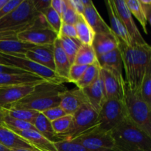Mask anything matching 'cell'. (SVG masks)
I'll list each match as a JSON object with an SVG mask.
<instances>
[{"label": "cell", "instance_id": "45", "mask_svg": "<svg viewBox=\"0 0 151 151\" xmlns=\"http://www.w3.org/2000/svg\"><path fill=\"white\" fill-rule=\"evenodd\" d=\"M32 3L37 12L42 14L43 12L50 6V0H32Z\"/></svg>", "mask_w": 151, "mask_h": 151}, {"label": "cell", "instance_id": "36", "mask_svg": "<svg viewBox=\"0 0 151 151\" xmlns=\"http://www.w3.org/2000/svg\"><path fill=\"white\" fill-rule=\"evenodd\" d=\"M48 26L58 35L62 25L61 17L51 7H49L42 13Z\"/></svg>", "mask_w": 151, "mask_h": 151}, {"label": "cell", "instance_id": "30", "mask_svg": "<svg viewBox=\"0 0 151 151\" xmlns=\"http://www.w3.org/2000/svg\"><path fill=\"white\" fill-rule=\"evenodd\" d=\"M58 39L65 54L67 56L69 62L72 65L75 61L77 52L82 44L80 42L78 39H73V38H67V37L58 36Z\"/></svg>", "mask_w": 151, "mask_h": 151}, {"label": "cell", "instance_id": "39", "mask_svg": "<svg viewBox=\"0 0 151 151\" xmlns=\"http://www.w3.org/2000/svg\"><path fill=\"white\" fill-rule=\"evenodd\" d=\"M88 66H82V65L72 64L69 69V75H68L67 82L76 83L81 78L85 72L86 69H87Z\"/></svg>", "mask_w": 151, "mask_h": 151}, {"label": "cell", "instance_id": "9", "mask_svg": "<svg viewBox=\"0 0 151 151\" xmlns=\"http://www.w3.org/2000/svg\"><path fill=\"white\" fill-rule=\"evenodd\" d=\"M58 35L50 27H37L18 34L17 40L35 46H52Z\"/></svg>", "mask_w": 151, "mask_h": 151}, {"label": "cell", "instance_id": "14", "mask_svg": "<svg viewBox=\"0 0 151 151\" xmlns=\"http://www.w3.org/2000/svg\"><path fill=\"white\" fill-rule=\"evenodd\" d=\"M59 106L66 114L73 115L84 103H88L83 91L81 88L65 90L60 94Z\"/></svg>", "mask_w": 151, "mask_h": 151}, {"label": "cell", "instance_id": "43", "mask_svg": "<svg viewBox=\"0 0 151 151\" xmlns=\"http://www.w3.org/2000/svg\"><path fill=\"white\" fill-rule=\"evenodd\" d=\"M23 0H8L4 5L0 9V19L8 15L10 12L16 9Z\"/></svg>", "mask_w": 151, "mask_h": 151}, {"label": "cell", "instance_id": "31", "mask_svg": "<svg viewBox=\"0 0 151 151\" xmlns=\"http://www.w3.org/2000/svg\"><path fill=\"white\" fill-rule=\"evenodd\" d=\"M100 67L97 60L93 64L87 66V69H86L82 78L75 83V85L78 86V88L83 89L94 82L100 76Z\"/></svg>", "mask_w": 151, "mask_h": 151}, {"label": "cell", "instance_id": "46", "mask_svg": "<svg viewBox=\"0 0 151 151\" xmlns=\"http://www.w3.org/2000/svg\"><path fill=\"white\" fill-rule=\"evenodd\" d=\"M68 2L78 15L83 16L85 10V6L83 5L81 0H68Z\"/></svg>", "mask_w": 151, "mask_h": 151}, {"label": "cell", "instance_id": "29", "mask_svg": "<svg viewBox=\"0 0 151 151\" xmlns=\"http://www.w3.org/2000/svg\"><path fill=\"white\" fill-rule=\"evenodd\" d=\"M97 61V55L92 45L81 44L75 56L74 64L89 66Z\"/></svg>", "mask_w": 151, "mask_h": 151}, {"label": "cell", "instance_id": "50", "mask_svg": "<svg viewBox=\"0 0 151 151\" xmlns=\"http://www.w3.org/2000/svg\"><path fill=\"white\" fill-rule=\"evenodd\" d=\"M10 151H40V150H28V149H13V150H10Z\"/></svg>", "mask_w": 151, "mask_h": 151}, {"label": "cell", "instance_id": "4", "mask_svg": "<svg viewBox=\"0 0 151 151\" xmlns=\"http://www.w3.org/2000/svg\"><path fill=\"white\" fill-rule=\"evenodd\" d=\"M122 101L128 119L151 137V107L142 100L138 90L133 89L125 81Z\"/></svg>", "mask_w": 151, "mask_h": 151}, {"label": "cell", "instance_id": "32", "mask_svg": "<svg viewBox=\"0 0 151 151\" xmlns=\"http://www.w3.org/2000/svg\"><path fill=\"white\" fill-rule=\"evenodd\" d=\"M4 112L5 114L15 118V119H20V120L24 121V122H29L32 124L35 120V117L38 114L39 112H37L33 110L24 109H14V108H3Z\"/></svg>", "mask_w": 151, "mask_h": 151}, {"label": "cell", "instance_id": "54", "mask_svg": "<svg viewBox=\"0 0 151 151\" xmlns=\"http://www.w3.org/2000/svg\"><path fill=\"white\" fill-rule=\"evenodd\" d=\"M139 151H145V150H139Z\"/></svg>", "mask_w": 151, "mask_h": 151}, {"label": "cell", "instance_id": "10", "mask_svg": "<svg viewBox=\"0 0 151 151\" xmlns=\"http://www.w3.org/2000/svg\"><path fill=\"white\" fill-rule=\"evenodd\" d=\"M113 2L116 12L119 15V19H121L127 32H128L132 39L133 44H139V45L147 44L142 35L139 29L136 25L132 14L128 10L125 0H113Z\"/></svg>", "mask_w": 151, "mask_h": 151}, {"label": "cell", "instance_id": "49", "mask_svg": "<svg viewBox=\"0 0 151 151\" xmlns=\"http://www.w3.org/2000/svg\"><path fill=\"white\" fill-rule=\"evenodd\" d=\"M4 110L3 108H0V125H3V116H4Z\"/></svg>", "mask_w": 151, "mask_h": 151}, {"label": "cell", "instance_id": "47", "mask_svg": "<svg viewBox=\"0 0 151 151\" xmlns=\"http://www.w3.org/2000/svg\"><path fill=\"white\" fill-rule=\"evenodd\" d=\"M143 9L147 23L150 22L151 17V1L150 0H139Z\"/></svg>", "mask_w": 151, "mask_h": 151}, {"label": "cell", "instance_id": "19", "mask_svg": "<svg viewBox=\"0 0 151 151\" xmlns=\"http://www.w3.org/2000/svg\"><path fill=\"white\" fill-rule=\"evenodd\" d=\"M119 49L121 52L122 60V67L125 74V82L134 90L136 89L135 63H134V47H128L124 44L119 43Z\"/></svg>", "mask_w": 151, "mask_h": 151}, {"label": "cell", "instance_id": "18", "mask_svg": "<svg viewBox=\"0 0 151 151\" xmlns=\"http://www.w3.org/2000/svg\"><path fill=\"white\" fill-rule=\"evenodd\" d=\"M82 90L86 97L88 104L98 113L106 100L100 74L94 82Z\"/></svg>", "mask_w": 151, "mask_h": 151}, {"label": "cell", "instance_id": "2", "mask_svg": "<svg viewBox=\"0 0 151 151\" xmlns=\"http://www.w3.org/2000/svg\"><path fill=\"white\" fill-rule=\"evenodd\" d=\"M65 90L66 87L63 83L44 81L37 84L30 94L10 107L29 109L42 113L47 109L59 106V96Z\"/></svg>", "mask_w": 151, "mask_h": 151}, {"label": "cell", "instance_id": "8", "mask_svg": "<svg viewBox=\"0 0 151 151\" xmlns=\"http://www.w3.org/2000/svg\"><path fill=\"white\" fill-rule=\"evenodd\" d=\"M73 140L91 151H116L111 131L101 129L98 125Z\"/></svg>", "mask_w": 151, "mask_h": 151}, {"label": "cell", "instance_id": "22", "mask_svg": "<svg viewBox=\"0 0 151 151\" xmlns=\"http://www.w3.org/2000/svg\"><path fill=\"white\" fill-rule=\"evenodd\" d=\"M83 16L85 19L86 22L91 27L93 31L95 32V34L111 31L110 26H109L104 19L102 18V16L96 9L93 1L91 0L89 3L85 7Z\"/></svg>", "mask_w": 151, "mask_h": 151}, {"label": "cell", "instance_id": "37", "mask_svg": "<svg viewBox=\"0 0 151 151\" xmlns=\"http://www.w3.org/2000/svg\"><path fill=\"white\" fill-rule=\"evenodd\" d=\"M72 119H73L72 115L66 114L51 122L52 127L55 135L58 136L67 132L72 126Z\"/></svg>", "mask_w": 151, "mask_h": 151}, {"label": "cell", "instance_id": "1", "mask_svg": "<svg viewBox=\"0 0 151 151\" xmlns=\"http://www.w3.org/2000/svg\"><path fill=\"white\" fill-rule=\"evenodd\" d=\"M37 27H50L32 0H23L16 9L0 19V40H16L18 34Z\"/></svg>", "mask_w": 151, "mask_h": 151}, {"label": "cell", "instance_id": "21", "mask_svg": "<svg viewBox=\"0 0 151 151\" xmlns=\"http://www.w3.org/2000/svg\"><path fill=\"white\" fill-rule=\"evenodd\" d=\"M119 43L120 41L117 37L111 31L95 34L91 45L97 57L118 48Z\"/></svg>", "mask_w": 151, "mask_h": 151}, {"label": "cell", "instance_id": "16", "mask_svg": "<svg viewBox=\"0 0 151 151\" xmlns=\"http://www.w3.org/2000/svg\"><path fill=\"white\" fill-rule=\"evenodd\" d=\"M24 57L55 72L52 46H35L28 50Z\"/></svg>", "mask_w": 151, "mask_h": 151}, {"label": "cell", "instance_id": "15", "mask_svg": "<svg viewBox=\"0 0 151 151\" xmlns=\"http://www.w3.org/2000/svg\"><path fill=\"white\" fill-rule=\"evenodd\" d=\"M105 4L107 8L108 14L111 22V29L113 33L116 35L122 44L128 47H131L133 44L132 39L127 32L125 26L122 24V21L119 19V15L116 12V8L114 4L113 0H108L105 1Z\"/></svg>", "mask_w": 151, "mask_h": 151}, {"label": "cell", "instance_id": "33", "mask_svg": "<svg viewBox=\"0 0 151 151\" xmlns=\"http://www.w3.org/2000/svg\"><path fill=\"white\" fill-rule=\"evenodd\" d=\"M125 1L128 10H130L132 16L134 15L135 16L136 19L138 20V22L141 24L143 30L147 35L148 32H147V25L148 23H147V19H146L145 15L139 1V0H125Z\"/></svg>", "mask_w": 151, "mask_h": 151}, {"label": "cell", "instance_id": "40", "mask_svg": "<svg viewBox=\"0 0 151 151\" xmlns=\"http://www.w3.org/2000/svg\"><path fill=\"white\" fill-rule=\"evenodd\" d=\"M79 16L80 15H78L74 10V9L71 7L70 4L68 2V0H66V9L61 16L62 23L75 25Z\"/></svg>", "mask_w": 151, "mask_h": 151}, {"label": "cell", "instance_id": "42", "mask_svg": "<svg viewBox=\"0 0 151 151\" xmlns=\"http://www.w3.org/2000/svg\"><path fill=\"white\" fill-rule=\"evenodd\" d=\"M58 36H63L69 38H73V39H78L75 25L62 23L61 27H60V32H59Z\"/></svg>", "mask_w": 151, "mask_h": 151}, {"label": "cell", "instance_id": "48", "mask_svg": "<svg viewBox=\"0 0 151 151\" xmlns=\"http://www.w3.org/2000/svg\"><path fill=\"white\" fill-rule=\"evenodd\" d=\"M0 72H3V73H27V72H24V71L13 67V66L3 64H0Z\"/></svg>", "mask_w": 151, "mask_h": 151}, {"label": "cell", "instance_id": "6", "mask_svg": "<svg viewBox=\"0 0 151 151\" xmlns=\"http://www.w3.org/2000/svg\"><path fill=\"white\" fill-rule=\"evenodd\" d=\"M0 55L7 66H13L25 72L36 75L47 82L54 83H66L63 80L59 78L54 71L27 58L23 54L9 55L0 53Z\"/></svg>", "mask_w": 151, "mask_h": 151}, {"label": "cell", "instance_id": "13", "mask_svg": "<svg viewBox=\"0 0 151 151\" xmlns=\"http://www.w3.org/2000/svg\"><path fill=\"white\" fill-rule=\"evenodd\" d=\"M100 77L106 99L122 100L125 78H119L112 72L105 69H100Z\"/></svg>", "mask_w": 151, "mask_h": 151}, {"label": "cell", "instance_id": "5", "mask_svg": "<svg viewBox=\"0 0 151 151\" xmlns=\"http://www.w3.org/2000/svg\"><path fill=\"white\" fill-rule=\"evenodd\" d=\"M72 126L65 134L56 136L58 141H71L98 125V113L86 103L74 114Z\"/></svg>", "mask_w": 151, "mask_h": 151}, {"label": "cell", "instance_id": "25", "mask_svg": "<svg viewBox=\"0 0 151 151\" xmlns=\"http://www.w3.org/2000/svg\"><path fill=\"white\" fill-rule=\"evenodd\" d=\"M53 54H54L55 73L65 82H67L68 75L72 64L62 49L58 38L53 44Z\"/></svg>", "mask_w": 151, "mask_h": 151}, {"label": "cell", "instance_id": "23", "mask_svg": "<svg viewBox=\"0 0 151 151\" xmlns=\"http://www.w3.org/2000/svg\"><path fill=\"white\" fill-rule=\"evenodd\" d=\"M0 145L10 150H13V149L36 150L26 140L22 139L4 125H0Z\"/></svg>", "mask_w": 151, "mask_h": 151}, {"label": "cell", "instance_id": "26", "mask_svg": "<svg viewBox=\"0 0 151 151\" xmlns=\"http://www.w3.org/2000/svg\"><path fill=\"white\" fill-rule=\"evenodd\" d=\"M35 45L22 42L19 40H0V53L9 55L23 54Z\"/></svg>", "mask_w": 151, "mask_h": 151}, {"label": "cell", "instance_id": "7", "mask_svg": "<svg viewBox=\"0 0 151 151\" xmlns=\"http://www.w3.org/2000/svg\"><path fill=\"white\" fill-rule=\"evenodd\" d=\"M127 118L122 100L106 99L98 112V126L105 131H111Z\"/></svg>", "mask_w": 151, "mask_h": 151}, {"label": "cell", "instance_id": "3", "mask_svg": "<svg viewBox=\"0 0 151 151\" xmlns=\"http://www.w3.org/2000/svg\"><path fill=\"white\" fill-rule=\"evenodd\" d=\"M116 151H151V137L127 116L111 131Z\"/></svg>", "mask_w": 151, "mask_h": 151}, {"label": "cell", "instance_id": "24", "mask_svg": "<svg viewBox=\"0 0 151 151\" xmlns=\"http://www.w3.org/2000/svg\"><path fill=\"white\" fill-rule=\"evenodd\" d=\"M17 135L26 140L36 150L40 151H57L53 142L46 139L35 130L28 131H13Z\"/></svg>", "mask_w": 151, "mask_h": 151}, {"label": "cell", "instance_id": "28", "mask_svg": "<svg viewBox=\"0 0 151 151\" xmlns=\"http://www.w3.org/2000/svg\"><path fill=\"white\" fill-rule=\"evenodd\" d=\"M75 27L76 29L78 39L79 40L80 42L82 44L91 45L95 35V32L86 22L83 16H79L75 24Z\"/></svg>", "mask_w": 151, "mask_h": 151}, {"label": "cell", "instance_id": "12", "mask_svg": "<svg viewBox=\"0 0 151 151\" xmlns=\"http://www.w3.org/2000/svg\"><path fill=\"white\" fill-rule=\"evenodd\" d=\"M37 84H24L0 89V108L7 109L24 98L33 91Z\"/></svg>", "mask_w": 151, "mask_h": 151}, {"label": "cell", "instance_id": "51", "mask_svg": "<svg viewBox=\"0 0 151 151\" xmlns=\"http://www.w3.org/2000/svg\"><path fill=\"white\" fill-rule=\"evenodd\" d=\"M0 151H10V149L7 148V147H4L3 145H0Z\"/></svg>", "mask_w": 151, "mask_h": 151}, {"label": "cell", "instance_id": "11", "mask_svg": "<svg viewBox=\"0 0 151 151\" xmlns=\"http://www.w3.org/2000/svg\"><path fill=\"white\" fill-rule=\"evenodd\" d=\"M134 49L136 89L139 90L147 66L151 63V47L148 44H133Z\"/></svg>", "mask_w": 151, "mask_h": 151}, {"label": "cell", "instance_id": "53", "mask_svg": "<svg viewBox=\"0 0 151 151\" xmlns=\"http://www.w3.org/2000/svg\"><path fill=\"white\" fill-rule=\"evenodd\" d=\"M0 64H3V65H7V63H5V61H4V60H3V58H1V56L0 55Z\"/></svg>", "mask_w": 151, "mask_h": 151}, {"label": "cell", "instance_id": "17", "mask_svg": "<svg viewBox=\"0 0 151 151\" xmlns=\"http://www.w3.org/2000/svg\"><path fill=\"white\" fill-rule=\"evenodd\" d=\"M44 80L29 73H3L0 72V89L19 85L40 83Z\"/></svg>", "mask_w": 151, "mask_h": 151}, {"label": "cell", "instance_id": "44", "mask_svg": "<svg viewBox=\"0 0 151 151\" xmlns=\"http://www.w3.org/2000/svg\"><path fill=\"white\" fill-rule=\"evenodd\" d=\"M50 7L61 17L66 9V0H51Z\"/></svg>", "mask_w": 151, "mask_h": 151}, {"label": "cell", "instance_id": "38", "mask_svg": "<svg viewBox=\"0 0 151 151\" xmlns=\"http://www.w3.org/2000/svg\"><path fill=\"white\" fill-rule=\"evenodd\" d=\"M53 144L57 151H91L74 140H60Z\"/></svg>", "mask_w": 151, "mask_h": 151}, {"label": "cell", "instance_id": "41", "mask_svg": "<svg viewBox=\"0 0 151 151\" xmlns=\"http://www.w3.org/2000/svg\"><path fill=\"white\" fill-rule=\"evenodd\" d=\"M42 114L50 122L56 120V119L66 115V113L64 111V110L62 108H60L59 106H55V107H52L50 109H47L44 111H43Z\"/></svg>", "mask_w": 151, "mask_h": 151}, {"label": "cell", "instance_id": "52", "mask_svg": "<svg viewBox=\"0 0 151 151\" xmlns=\"http://www.w3.org/2000/svg\"><path fill=\"white\" fill-rule=\"evenodd\" d=\"M7 1H8V0H0V9H1V7H2L3 5H4V4L7 3Z\"/></svg>", "mask_w": 151, "mask_h": 151}, {"label": "cell", "instance_id": "35", "mask_svg": "<svg viewBox=\"0 0 151 151\" xmlns=\"http://www.w3.org/2000/svg\"><path fill=\"white\" fill-rule=\"evenodd\" d=\"M4 110V109H3ZM3 125L11 131H28V130H35V127L31 123L20 119H15L4 114L3 116Z\"/></svg>", "mask_w": 151, "mask_h": 151}, {"label": "cell", "instance_id": "34", "mask_svg": "<svg viewBox=\"0 0 151 151\" xmlns=\"http://www.w3.org/2000/svg\"><path fill=\"white\" fill-rule=\"evenodd\" d=\"M138 91L142 100L151 107V63L147 66Z\"/></svg>", "mask_w": 151, "mask_h": 151}, {"label": "cell", "instance_id": "27", "mask_svg": "<svg viewBox=\"0 0 151 151\" xmlns=\"http://www.w3.org/2000/svg\"><path fill=\"white\" fill-rule=\"evenodd\" d=\"M32 125L35 127L38 133H40L50 142H55L58 141L57 137L52 127L51 122L49 121L42 113L41 112L38 113Z\"/></svg>", "mask_w": 151, "mask_h": 151}, {"label": "cell", "instance_id": "20", "mask_svg": "<svg viewBox=\"0 0 151 151\" xmlns=\"http://www.w3.org/2000/svg\"><path fill=\"white\" fill-rule=\"evenodd\" d=\"M97 60L100 69H105L114 73L116 76L124 78L122 74V60L119 47L109 52L97 56Z\"/></svg>", "mask_w": 151, "mask_h": 151}]
</instances>
